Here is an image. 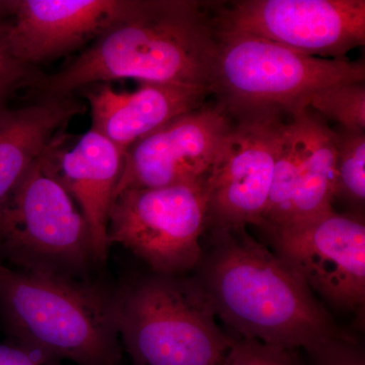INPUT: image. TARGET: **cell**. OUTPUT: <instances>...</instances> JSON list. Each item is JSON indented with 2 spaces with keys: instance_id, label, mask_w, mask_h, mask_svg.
<instances>
[{
  "instance_id": "1",
  "label": "cell",
  "mask_w": 365,
  "mask_h": 365,
  "mask_svg": "<svg viewBox=\"0 0 365 365\" xmlns=\"http://www.w3.org/2000/svg\"><path fill=\"white\" fill-rule=\"evenodd\" d=\"M212 2L130 0L126 11L66 68L41 76L39 98H66L122 78L211 91L216 33Z\"/></svg>"
},
{
  "instance_id": "2",
  "label": "cell",
  "mask_w": 365,
  "mask_h": 365,
  "mask_svg": "<svg viewBox=\"0 0 365 365\" xmlns=\"http://www.w3.org/2000/svg\"><path fill=\"white\" fill-rule=\"evenodd\" d=\"M210 241L198 280L237 338L307 350L347 336L304 280L246 227L211 228Z\"/></svg>"
},
{
  "instance_id": "3",
  "label": "cell",
  "mask_w": 365,
  "mask_h": 365,
  "mask_svg": "<svg viewBox=\"0 0 365 365\" xmlns=\"http://www.w3.org/2000/svg\"><path fill=\"white\" fill-rule=\"evenodd\" d=\"M0 314L11 341L78 365H119L115 297L64 276L0 264Z\"/></svg>"
},
{
  "instance_id": "4",
  "label": "cell",
  "mask_w": 365,
  "mask_h": 365,
  "mask_svg": "<svg viewBox=\"0 0 365 365\" xmlns=\"http://www.w3.org/2000/svg\"><path fill=\"white\" fill-rule=\"evenodd\" d=\"M119 336L135 365H222V332L200 281L155 274L115 297Z\"/></svg>"
},
{
  "instance_id": "5",
  "label": "cell",
  "mask_w": 365,
  "mask_h": 365,
  "mask_svg": "<svg viewBox=\"0 0 365 365\" xmlns=\"http://www.w3.org/2000/svg\"><path fill=\"white\" fill-rule=\"evenodd\" d=\"M50 146L0 200V260L19 270L72 278L96 261L93 240L55 175Z\"/></svg>"
},
{
  "instance_id": "6",
  "label": "cell",
  "mask_w": 365,
  "mask_h": 365,
  "mask_svg": "<svg viewBox=\"0 0 365 365\" xmlns=\"http://www.w3.org/2000/svg\"><path fill=\"white\" fill-rule=\"evenodd\" d=\"M364 81L361 60L318 58L272 41L216 33L211 93L230 114L261 109L292 114L314 91Z\"/></svg>"
},
{
  "instance_id": "7",
  "label": "cell",
  "mask_w": 365,
  "mask_h": 365,
  "mask_svg": "<svg viewBox=\"0 0 365 365\" xmlns=\"http://www.w3.org/2000/svg\"><path fill=\"white\" fill-rule=\"evenodd\" d=\"M205 178L120 192L110 210V247L117 244L130 250L160 275H182L197 267L208 222Z\"/></svg>"
},
{
  "instance_id": "8",
  "label": "cell",
  "mask_w": 365,
  "mask_h": 365,
  "mask_svg": "<svg viewBox=\"0 0 365 365\" xmlns=\"http://www.w3.org/2000/svg\"><path fill=\"white\" fill-rule=\"evenodd\" d=\"M216 33L272 41L312 57L344 60L365 44L364 0L212 2Z\"/></svg>"
},
{
  "instance_id": "9",
  "label": "cell",
  "mask_w": 365,
  "mask_h": 365,
  "mask_svg": "<svg viewBox=\"0 0 365 365\" xmlns=\"http://www.w3.org/2000/svg\"><path fill=\"white\" fill-rule=\"evenodd\" d=\"M232 130L205 178L210 228L260 227L280 138L290 115L280 109L232 114Z\"/></svg>"
},
{
  "instance_id": "10",
  "label": "cell",
  "mask_w": 365,
  "mask_h": 365,
  "mask_svg": "<svg viewBox=\"0 0 365 365\" xmlns=\"http://www.w3.org/2000/svg\"><path fill=\"white\" fill-rule=\"evenodd\" d=\"M264 232L273 253L312 292L335 307L364 314L365 225L360 215L331 210Z\"/></svg>"
},
{
  "instance_id": "11",
  "label": "cell",
  "mask_w": 365,
  "mask_h": 365,
  "mask_svg": "<svg viewBox=\"0 0 365 365\" xmlns=\"http://www.w3.org/2000/svg\"><path fill=\"white\" fill-rule=\"evenodd\" d=\"M234 116L216 103L175 118L126 150L114 197L127 189L160 188L207 176Z\"/></svg>"
},
{
  "instance_id": "12",
  "label": "cell",
  "mask_w": 365,
  "mask_h": 365,
  "mask_svg": "<svg viewBox=\"0 0 365 365\" xmlns=\"http://www.w3.org/2000/svg\"><path fill=\"white\" fill-rule=\"evenodd\" d=\"M130 0L0 1V37L16 61L32 67L98 38Z\"/></svg>"
},
{
  "instance_id": "13",
  "label": "cell",
  "mask_w": 365,
  "mask_h": 365,
  "mask_svg": "<svg viewBox=\"0 0 365 365\" xmlns=\"http://www.w3.org/2000/svg\"><path fill=\"white\" fill-rule=\"evenodd\" d=\"M91 107V130L122 153L175 118L205 105L211 91L202 86L146 83L132 93H119L107 83L79 90Z\"/></svg>"
},
{
  "instance_id": "14",
  "label": "cell",
  "mask_w": 365,
  "mask_h": 365,
  "mask_svg": "<svg viewBox=\"0 0 365 365\" xmlns=\"http://www.w3.org/2000/svg\"><path fill=\"white\" fill-rule=\"evenodd\" d=\"M61 143L58 136L50 146L53 169L88 222L96 261H105L110 248V210L121 176L124 153L91 129L69 150H62Z\"/></svg>"
},
{
  "instance_id": "15",
  "label": "cell",
  "mask_w": 365,
  "mask_h": 365,
  "mask_svg": "<svg viewBox=\"0 0 365 365\" xmlns=\"http://www.w3.org/2000/svg\"><path fill=\"white\" fill-rule=\"evenodd\" d=\"M73 96L39 98L14 111L0 113V200L25 176L64 126L86 112Z\"/></svg>"
},
{
  "instance_id": "16",
  "label": "cell",
  "mask_w": 365,
  "mask_h": 365,
  "mask_svg": "<svg viewBox=\"0 0 365 365\" xmlns=\"http://www.w3.org/2000/svg\"><path fill=\"white\" fill-rule=\"evenodd\" d=\"M294 114L299 118L302 153L287 223L309 220L333 210L336 192L334 131L323 118L309 110Z\"/></svg>"
},
{
  "instance_id": "17",
  "label": "cell",
  "mask_w": 365,
  "mask_h": 365,
  "mask_svg": "<svg viewBox=\"0 0 365 365\" xmlns=\"http://www.w3.org/2000/svg\"><path fill=\"white\" fill-rule=\"evenodd\" d=\"M306 109L337 122L347 130L365 131L364 83H337L314 91L295 112Z\"/></svg>"
},
{
  "instance_id": "18",
  "label": "cell",
  "mask_w": 365,
  "mask_h": 365,
  "mask_svg": "<svg viewBox=\"0 0 365 365\" xmlns=\"http://www.w3.org/2000/svg\"><path fill=\"white\" fill-rule=\"evenodd\" d=\"M336 143V197L353 207L364 208L365 201V131L339 127L333 130Z\"/></svg>"
},
{
  "instance_id": "19",
  "label": "cell",
  "mask_w": 365,
  "mask_h": 365,
  "mask_svg": "<svg viewBox=\"0 0 365 365\" xmlns=\"http://www.w3.org/2000/svg\"><path fill=\"white\" fill-rule=\"evenodd\" d=\"M222 365H304L295 350L235 338Z\"/></svg>"
},
{
  "instance_id": "20",
  "label": "cell",
  "mask_w": 365,
  "mask_h": 365,
  "mask_svg": "<svg viewBox=\"0 0 365 365\" xmlns=\"http://www.w3.org/2000/svg\"><path fill=\"white\" fill-rule=\"evenodd\" d=\"M307 352L311 365H365L364 349L349 335L327 340Z\"/></svg>"
},
{
  "instance_id": "21",
  "label": "cell",
  "mask_w": 365,
  "mask_h": 365,
  "mask_svg": "<svg viewBox=\"0 0 365 365\" xmlns=\"http://www.w3.org/2000/svg\"><path fill=\"white\" fill-rule=\"evenodd\" d=\"M40 76L32 67L16 61L0 37V100L21 86H32Z\"/></svg>"
},
{
  "instance_id": "22",
  "label": "cell",
  "mask_w": 365,
  "mask_h": 365,
  "mask_svg": "<svg viewBox=\"0 0 365 365\" xmlns=\"http://www.w3.org/2000/svg\"><path fill=\"white\" fill-rule=\"evenodd\" d=\"M0 365H60L59 360L36 348L9 341L0 344Z\"/></svg>"
}]
</instances>
